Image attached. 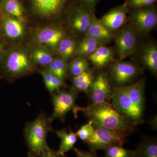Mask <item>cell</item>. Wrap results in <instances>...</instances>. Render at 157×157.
<instances>
[{
	"instance_id": "10",
	"label": "cell",
	"mask_w": 157,
	"mask_h": 157,
	"mask_svg": "<svg viewBox=\"0 0 157 157\" xmlns=\"http://www.w3.org/2000/svg\"><path fill=\"white\" fill-rule=\"evenodd\" d=\"M64 36L63 32L60 29L46 27L39 30L35 34L34 41L37 45L43 46L49 50H55Z\"/></svg>"
},
{
	"instance_id": "38",
	"label": "cell",
	"mask_w": 157,
	"mask_h": 157,
	"mask_svg": "<svg viewBox=\"0 0 157 157\" xmlns=\"http://www.w3.org/2000/svg\"><path fill=\"white\" fill-rule=\"evenodd\" d=\"M1 24H0V34H1Z\"/></svg>"
},
{
	"instance_id": "26",
	"label": "cell",
	"mask_w": 157,
	"mask_h": 157,
	"mask_svg": "<svg viewBox=\"0 0 157 157\" xmlns=\"http://www.w3.org/2000/svg\"><path fill=\"white\" fill-rule=\"evenodd\" d=\"M102 45L101 41L93 37L86 36L79 44L76 53L80 56L89 55Z\"/></svg>"
},
{
	"instance_id": "11",
	"label": "cell",
	"mask_w": 157,
	"mask_h": 157,
	"mask_svg": "<svg viewBox=\"0 0 157 157\" xmlns=\"http://www.w3.org/2000/svg\"><path fill=\"white\" fill-rule=\"evenodd\" d=\"M116 47L121 59L125 58L135 52L136 48V35L131 28L124 29L116 38Z\"/></svg>"
},
{
	"instance_id": "12",
	"label": "cell",
	"mask_w": 157,
	"mask_h": 157,
	"mask_svg": "<svg viewBox=\"0 0 157 157\" xmlns=\"http://www.w3.org/2000/svg\"><path fill=\"white\" fill-rule=\"evenodd\" d=\"M129 9L124 4L116 7L104 15L100 21L107 29L112 32L120 28L125 23Z\"/></svg>"
},
{
	"instance_id": "36",
	"label": "cell",
	"mask_w": 157,
	"mask_h": 157,
	"mask_svg": "<svg viewBox=\"0 0 157 157\" xmlns=\"http://www.w3.org/2000/svg\"><path fill=\"white\" fill-rule=\"evenodd\" d=\"M6 44L2 39H0V58L2 55L3 52L6 50Z\"/></svg>"
},
{
	"instance_id": "3",
	"label": "cell",
	"mask_w": 157,
	"mask_h": 157,
	"mask_svg": "<svg viewBox=\"0 0 157 157\" xmlns=\"http://www.w3.org/2000/svg\"><path fill=\"white\" fill-rule=\"evenodd\" d=\"M52 122L49 117L41 112L35 120L26 124L24 136L29 157H39L42 152L49 147L47 137L48 133L53 131Z\"/></svg>"
},
{
	"instance_id": "13",
	"label": "cell",
	"mask_w": 157,
	"mask_h": 157,
	"mask_svg": "<svg viewBox=\"0 0 157 157\" xmlns=\"http://www.w3.org/2000/svg\"><path fill=\"white\" fill-rule=\"evenodd\" d=\"M34 9L37 14L48 18L60 13L67 0H32Z\"/></svg>"
},
{
	"instance_id": "22",
	"label": "cell",
	"mask_w": 157,
	"mask_h": 157,
	"mask_svg": "<svg viewBox=\"0 0 157 157\" xmlns=\"http://www.w3.org/2000/svg\"><path fill=\"white\" fill-rule=\"evenodd\" d=\"M94 79V73L88 70L84 73L74 76L73 79V89L77 92L88 91Z\"/></svg>"
},
{
	"instance_id": "27",
	"label": "cell",
	"mask_w": 157,
	"mask_h": 157,
	"mask_svg": "<svg viewBox=\"0 0 157 157\" xmlns=\"http://www.w3.org/2000/svg\"><path fill=\"white\" fill-rule=\"evenodd\" d=\"M43 77L45 87L51 94L60 90L64 82L49 71L45 70L40 72Z\"/></svg>"
},
{
	"instance_id": "33",
	"label": "cell",
	"mask_w": 157,
	"mask_h": 157,
	"mask_svg": "<svg viewBox=\"0 0 157 157\" xmlns=\"http://www.w3.org/2000/svg\"><path fill=\"white\" fill-rule=\"evenodd\" d=\"M39 157H67V156L60 154L58 151L52 149L48 147L42 152Z\"/></svg>"
},
{
	"instance_id": "17",
	"label": "cell",
	"mask_w": 157,
	"mask_h": 157,
	"mask_svg": "<svg viewBox=\"0 0 157 157\" xmlns=\"http://www.w3.org/2000/svg\"><path fill=\"white\" fill-rule=\"evenodd\" d=\"M145 81L140 79L134 84L125 86L129 98L135 107L143 112L145 102Z\"/></svg>"
},
{
	"instance_id": "24",
	"label": "cell",
	"mask_w": 157,
	"mask_h": 157,
	"mask_svg": "<svg viewBox=\"0 0 157 157\" xmlns=\"http://www.w3.org/2000/svg\"><path fill=\"white\" fill-rule=\"evenodd\" d=\"M45 70L49 71L64 82L67 77L68 67L64 60L60 58H56L46 66Z\"/></svg>"
},
{
	"instance_id": "20",
	"label": "cell",
	"mask_w": 157,
	"mask_h": 157,
	"mask_svg": "<svg viewBox=\"0 0 157 157\" xmlns=\"http://www.w3.org/2000/svg\"><path fill=\"white\" fill-rule=\"evenodd\" d=\"M30 52L31 59L35 65L46 67L54 59L50 50L41 45H35Z\"/></svg>"
},
{
	"instance_id": "7",
	"label": "cell",
	"mask_w": 157,
	"mask_h": 157,
	"mask_svg": "<svg viewBox=\"0 0 157 157\" xmlns=\"http://www.w3.org/2000/svg\"><path fill=\"white\" fill-rule=\"evenodd\" d=\"M129 18L135 30L140 34L148 33L157 25V13L154 5L130 9Z\"/></svg>"
},
{
	"instance_id": "30",
	"label": "cell",
	"mask_w": 157,
	"mask_h": 157,
	"mask_svg": "<svg viewBox=\"0 0 157 157\" xmlns=\"http://www.w3.org/2000/svg\"><path fill=\"white\" fill-rule=\"evenodd\" d=\"M89 64L87 60L80 57L74 60L70 63L68 67V70L71 75L75 76L84 73L88 70Z\"/></svg>"
},
{
	"instance_id": "16",
	"label": "cell",
	"mask_w": 157,
	"mask_h": 157,
	"mask_svg": "<svg viewBox=\"0 0 157 157\" xmlns=\"http://www.w3.org/2000/svg\"><path fill=\"white\" fill-rule=\"evenodd\" d=\"M85 33L86 36L93 37L101 42L109 41L113 36L112 32L102 24L94 13L91 14L90 22Z\"/></svg>"
},
{
	"instance_id": "4",
	"label": "cell",
	"mask_w": 157,
	"mask_h": 157,
	"mask_svg": "<svg viewBox=\"0 0 157 157\" xmlns=\"http://www.w3.org/2000/svg\"><path fill=\"white\" fill-rule=\"evenodd\" d=\"M93 124L94 131L92 135L85 142L92 151L104 150L111 145L123 146L127 142L128 135L130 134L128 132L105 128L95 124Z\"/></svg>"
},
{
	"instance_id": "28",
	"label": "cell",
	"mask_w": 157,
	"mask_h": 157,
	"mask_svg": "<svg viewBox=\"0 0 157 157\" xmlns=\"http://www.w3.org/2000/svg\"><path fill=\"white\" fill-rule=\"evenodd\" d=\"M142 60L147 67L154 73L157 71V49L154 45H150L144 49Z\"/></svg>"
},
{
	"instance_id": "35",
	"label": "cell",
	"mask_w": 157,
	"mask_h": 157,
	"mask_svg": "<svg viewBox=\"0 0 157 157\" xmlns=\"http://www.w3.org/2000/svg\"><path fill=\"white\" fill-rule=\"evenodd\" d=\"M98 0H80L85 6V8L92 11L93 9Z\"/></svg>"
},
{
	"instance_id": "23",
	"label": "cell",
	"mask_w": 157,
	"mask_h": 157,
	"mask_svg": "<svg viewBox=\"0 0 157 157\" xmlns=\"http://www.w3.org/2000/svg\"><path fill=\"white\" fill-rule=\"evenodd\" d=\"M0 5L8 15L23 22V9L21 4L17 0H3Z\"/></svg>"
},
{
	"instance_id": "31",
	"label": "cell",
	"mask_w": 157,
	"mask_h": 157,
	"mask_svg": "<svg viewBox=\"0 0 157 157\" xmlns=\"http://www.w3.org/2000/svg\"><path fill=\"white\" fill-rule=\"evenodd\" d=\"M94 131L92 122L89 121L88 123L82 126L76 132L77 137L84 143L88 140L92 135Z\"/></svg>"
},
{
	"instance_id": "15",
	"label": "cell",
	"mask_w": 157,
	"mask_h": 157,
	"mask_svg": "<svg viewBox=\"0 0 157 157\" xmlns=\"http://www.w3.org/2000/svg\"><path fill=\"white\" fill-rule=\"evenodd\" d=\"M92 13L93 11L86 8L74 9L69 16L70 25L80 33H85L90 25Z\"/></svg>"
},
{
	"instance_id": "21",
	"label": "cell",
	"mask_w": 157,
	"mask_h": 157,
	"mask_svg": "<svg viewBox=\"0 0 157 157\" xmlns=\"http://www.w3.org/2000/svg\"><path fill=\"white\" fill-rule=\"evenodd\" d=\"M137 157H157V142L156 138L144 137L136 150Z\"/></svg>"
},
{
	"instance_id": "18",
	"label": "cell",
	"mask_w": 157,
	"mask_h": 157,
	"mask_svg": "<svg viewBox=\"0 0 157 157\" xmlns=\"http://www.w3.org/2000/svg\"><path fill=\"white\" fill-rule=\"evenodd\" d=\"M113 57V52L111 48L101 46L89 55V58L96 68L101 69L109 64Z\"/></svg>"
},
{
	"instance_id": "9",
	"label": "cell",
	"mask_w": 157,
	"mask_h": 157,
	"mask_svg": "<svg viewBox=\"0 0 157 157\" xmlns=\"http://www.w3.org/2000/svg\"><path fill=\"white\" fill-rule=\"evenodd\" d=\"M111 73L116 84L119 86H125L137 76L139 69L132 63L119 62L113 65Z\"/></svg>"
},
{
	"instance_id": "29",
	"label": "cell",
	"mask_w": 157,
	"mask_h": 157,
	"mask_svg": "<svg viewBox=\"0 0 157 157\" xmlns=\"http://www.w3.org/2000/svg\"><path fill=\"white\" fill-rule=\"evenodd\" d=\"M104 150L105 152L104 157H137L136 150L127 149L121 145H111Z\"/></svg>"
},
{
	"instance_id": "14",
	"label": "cell",
	"mask_w": 157,
	"mask_h": 157,
	"mask_svg": "<svg viewBox=\"0 0 157 157\" xmlns=\"http://www.w3.org/2000/svg\"><path fill=\"white\" fill-rule=\"evenodd\" d=\"M1 24V32L9 40H18L22 39L25 34V28L23 22L12 16H6L2 19Z\"/></svg>"
},
{
	"instance_id": "34",
	"label": "cell",
	"mask_w": 157,
	"mask_h": 157,
	"mask_svg": "<svg viewBox=\"0 0 157 157\" xmlns=\"http://www.w3.org/2000/svg\"><path fill=\"white\" fill-rule=\"evenodd\" d=\"M77 157H99L97 155L96 151H89L81 150L74 147L73 149Z\"/></svg>"
},
{
	"instance_id": "8",
	"label": "cell",
	"mask_w": 157,
	"mask_h": 157,
	"mask_svg": "<svg viewBox=\"0 0 157 157\" xmlns=\"http://www.w3.org/2000/svg\"><path fill=\"white\" fill-rule=\"evenodd\" d=\"M89 90L92 104L109 103L111 101L113 92L107 75L105 73H101L94 78Z\"/></svg>"
},
{
	"instance_id": "25",
	"label": "cell",
	"mask_w": 157,
	"mask_h": 157,
	"mask_svg": "<svg viewBox=\"0 0 157 157\" xmlns=\"http://www.w3.org/2000/svg\"><path fill=\"white\" fill-rule=\"evenodd\" d=\"M57 49L61 58L67 62L77 50L76 42L73 39H62L59 43Z\"/></svg>"
},
{
	"instance_id": "1",
	"label": "cell",
	"mask_w": 157,
	"mask_h": 157,
	"mask_svg": "<svg viewBox=\"0 0 157 157\" xmlns=\"http://www.w3.org/2000/svg\"><path fill=\"white\" fill-rule=\"evenodd\" d=\"M80 111L87 118L100 126L109 130L122 131L131 133L135 131L137 123L124 117L113 108L111 104L107 102L92 104L87 107L76 106L73 109V114L76 117L78 111Z\"/></svg>"
},
{
	"instance_id": "5",
	"label": "cell",
	"mask_w": 157,
	"mask_h": 157,
	"mask_svg": "<svg viewBox=\"0 0 157 157\" xmlns=\"http://www.w3.org/2000/svg\"><path fill=\"white\" fill-rule=\"evenodd\" d=\"M111 101L113 108L128 120L137 124L143 122V112L132 103L125 86L116 88Z\"/></svg>"
},
{
	"instance_id": "37",
	"label": "cell",
	"mask_w": 157,
	"mask_h": 157,
	"mask_svg": "<svg viewBox=\"0 0 157 157\" xmlns=\"http://www.w3.org/2000/svg\"><path fill=\"white\" fill-rule=\"evenodd\" d=\"M2 7H1V5H0V18H1V15H2Z\"/></svg>"
},
{
	"instance_id": "6",
	"label": "cell",
	"mask_w": 157,
	"mask_h": 157,
	"mask_svg": "<svg viewBox=\"0 0 157 157\" xmlns=\"http://www.w3.org/2000/svg\"><path fill=\"white\" fill-rule=\"evenodd\" d=\"M51 95L54 109L49 119L52 122L59 119L64 122L68 113L73 110L76 107L77 92L73 88L69 90H60Z\"/></svg>"
},
{
	"instance_id": "32",
	"label": "cell",
	"mask_w": 157,
	"mask_h": 157,
	"mask_svg": "<svg viewBox=\"0 0 157 157\" xmlns=\"http://www.w3.org/2000/svg\"><path fill=\"white\" fill-rule=\"evenodd\" d=\"M156 0H127L124 5L129 9L153 5Z\"/></svg>"
},
{
	"instance_id": "19",
	"label": "cell",
	"mask_w": 157,
	"mask_h": 157,
	"mask_svg": "<svg viewBox=\"0 0 157 157\" xmlns=\"http://www.w3.org/2000/svg\"><path fill=\"white\" fill-rule=\"evenodd\" d=\"M53 132L56 133L57 137L61 140L59 150L57 151L59 153L65 155L66 153L73 149L74 145L78 139L76 133L73 132L70 128L69 133L65 129L60 131L53 130Z\"/></svg>"
},
{
	"instance_id": "2",
	"label": "cell",
	"mask_w": 157,
	"mask_h": 157,
	"mask_svg": "<svg viewBox=\"0 0 157 157\" xmlns=\"http://www.w3.org/2000/svg\"><path fill=\"white\" fill-rule=\"evenodd\" d=\"M30 50L23 45L6 49L0 58V79L12 82L33 73Z\"/></svg>"
}]
</instances>
